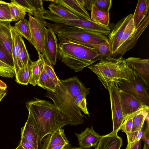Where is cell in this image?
<instances>
[{"label":"cell","instance_id":"obj_1","mask_svg":"<svg viewBox=\"0 0 149 149\" xmlns=\"http://www.w3.org/2000/svg\"><path fill=\"white\" fill-rule=\"evenodd\" d=\"M60 80V85L54 92L47 91L46 97L58 108L67 125L83 124L85 116L77 106L75 99L80 94L89 93L90 88H86L77 76Z\"/></svg>","mask_w":149,"mask_h":149},{"label":"cell","instance_id":"obj_2","mask_svg":"<svg viewBox=\"0 0 149 149\" xmlns=\"http://www.w3.org/2000/svg\"><path fill=\"white\" fill-rule=\"evenodd\" d=\"M26 105L38 131L40 146L44 138L67 125L58 108L49 101L35 98Z\"/></svg>","mask_w":149,"mask_h":149},{"label":"cell","instance_id":"obj_3","mask_svg":"<svg viewBox=\"0 0 149 149\" xmlns=\"http://www.w3.org/2000/svg\"><path fill=\"white\" fill-rule=\"evenodd\" d=\"M88 68L96 74L108 91L112 81L115 82L119 80L130 81L137 74L122 57L116 58L110 56Z\"/></svg>","mask_w":149,"mask_h":149},{"label":"cell","instance_id":"obj_4","mask_svg":"<svg viewBox=\"0 0 149 149\" xmlns=\"http://www.w3.org/2000/svg\"><path fill=\"white\" fill-rule=\"evenodd\" d=\"M58 54L62 62L75 72L101 59L94 48L72 42L60 43Z\"/></svg>","mask_w":149,"mask_h":149},{"label":"cell","instance_id":"obj_5","mask_svg":"<svg viewBox=\"0 0 149 149\" xmlns=\"http://www.w3.org/2000/svg\"><path fill=\"white\" fill-rule=\"evenodd\" d=\"M45 23L57 35L60 43L72 42L92 47L109 41L106 36L100 34L64 24L62 26L61 24H52L46 21Z\"/></svg>","mask_w":149,"mask_h":149},{"label":"cell","instance_id":"obj_6","mask_svg":"<svg viewBox=\"0 0 149 149\" xmlns=\"http://www.w3.org/2000/svg\"><path fill=\"white\" fill-rule=\"evenodd\" d=\"M36 15L44 19L53 21L56 24L74 27L95 33L101 34L103 30V26L97 24L91 20L84 19H68L63 18L52 14L49 10L41 13H35Z\"/></svg>","mask_w":149,"mask_h":149},{"label":"cell","instance_id":"obj_7","mask_svg":"<svg viewBox=\"0 0 149 149\" xmlns=\"http://www.w3.org/2000/svg\"><path fill=\"white\" fill-rule=\"evenodd\" d=\"M114 83L120 90L130 94L143 104L148 105L149 95L147 88L137 74L130 81L119 80Z\"/></svg>","mask_w":149,"mask_h":149},{"label":"cell","instance_id":"obj_8","mask_svg":"<svg viewBox=\"0 0 149 149\" xmlns=\"http://www.w3.org/2000/svg\"><path fill=\"white\" fill-rule=\"evenodd\" d=\"M29 15L31 39L30 42L37 51L42 54L47 29L44 19L36 15Z\"/></svg>","mask_w":149,"mask_h":149},{"label":"cell","instance_id":"obj_9","mask_svg":"<svg viewBox=\"0 0 149 149\" xmlns=\"http://www.w3.org/2000/svg\"><path fill=\"white\" fill-rule=\"evenodd\" d=\"M109 93L113 122V132L120 130L125 120L120 102L119 92L117 86L112 81L108 90Z\"/></svg>","mask_w":149,"mask_h":149},{"label":"cell","instance_id":"obj_10","mask_svg":"<svg viewBox=\"0 0 149 149\" xmlns=\"http://www.w3.org/2000/svg\"><path fill=\"white\" fill-rule=\"evenodd\" d=\"M58 41L54 32L51 29H47L42 55L49 64H56L58 53Z\"/></svg>","mask_w":149,"mask_h":149},{"label":"cell","instance_id":"obj_11","mask_svg":"<svg viewBox=\"0 0 149 149\" xmlns=\"http://www.w3.org/2000/svg\"><path fill=\"white\" fill-rule=\"evenodd\" d=\"M149 111V106L146 105L142 108L133 113L132 132L127 136V144L126 148H129L138 141L137 135L143 130V125L148 115Z\"/></svg>","mask_w":149,"mask_h":149},{"label":"cell","instance_id":"obj_12","mask_svg":"<svg viewBox=\"0 0 149 149\" xmlns=\"http://www.w3.org/2000/svg\"><path fill=\"white\" fill-rule=\"evenodd\" d=\"M132 16V14H129L118 21L108 35L111 56L118 49L125 28Z\"/></svg>","mask_w":149,"mask_h":149},{"label":"cell","instance_id":"obj_13","mask_svg":"<svg viewBox=\"0 0 149 149\" xmlns=\"http://www.w3.org/2000/svg\"><path fill=\"white\" fill-rule=\"evenodd\" d=\"M149 23V13L139 27L130 37L119 46L114 54L111 56L113 58L122 57L128 50L134 47L141 34L145 29Z\"/></svg>","mask_w":149,"mask_h":149},{"label":"cell","instance_id":"obj_14","mask_svg":"<svg viewBox=\"0 0 149 149\" xmlns=\"http://www.w3.org/2000/svg\"><path fill=\"white\" fill-rule=\"evenodd\" d=\"M118 89L122 112L125 119L127 116L136 112L146 105L143 104L130 94L124 92L118 88Z\"/></svg>","mask_w":149,"mask_h":149},{"label":"cell","instance_id":"obj_15","mask_svg":"<svg viewBox=\"0 0 149 149\" xmlns=\"http://www.w3.org/2000/svg\"><path fill=\"white\" fill-rule=\"evenodd\" d=\"M129 66L134 70L144 82L149 87V59L130 57L125 59Z\"/></svg>","mask_w":149,"mask_h":149},{"label":"cell","instance_id":"obj_16","mask_svg":"<svg viewBox=\"0 0 149 149\" xmlns=\"http://www.w3.org/2000/svg\"><path fill=\"white\" fill-rule=\"evenodd\" d=\"M75 134L80 147L86 149L96 146L101 136L96 132L92 127H87L80 134Z\"/></svg>","mask_w":149,"mask_h":149},{"label":"cell","instance_id":"obj_17","mask_svg":"<svg viewBox=\"0 0 149 149\" xmlns=\"http://www.w3.org/2000/svg\"><path fill=\"white\" fill-rule=\"evenodd\" d=\"M46 136L42 141V142L40 146V149H50L53 146L57 144L65 146L70 144L63 129H59Z\"/></svg>","mask_w":149,"mask_h":149},{"label":"cell","instance_id":"obj_18","mask_svg":"<svg viewBox=\"0 0 149 149\" xmlns=\"http://www.w3.org/2000/svg\"><path fill=\"white\" fill-rule=\"evenodd\" d=\"M21 136L24 137L35 148L38 149L40 142L38 131L33 120L28 115L26 122L21 129Z\"/></svg>","mask_w":149,"mask_h":149},{"label":"cell","instance_id":"obj_19","mask_svg":"<svg viewBox=\"0 0 149 149\" xmlns=\"http://www.w3.org/2000/svg\"><path fill=\"white\" fill-rule=\"evenodd\" d=\"M49 1L65 7L77 15L80 19L91 20L89 13L81 6L77 0H56Z\"/></svg>","mask_w":149,"mask_h":149},{"label":"cell","instance_id":"obj_20","mask_svg":"<svg viewBox=\"0 0 149 149\" xmlns=\"http://www.w3.org/2000/svg\"><path fill=\"white\" fill-rule=\"evenodd\" d=\"M118 132L112 131L101 136L95 149H120L123 141L122 138L118 136Z\"/></svg>","mask_w":149,"mask_h":149},{"label":"cell","instance_id":"obj_21","mask_svg":"<svg viewBox=\"0 0 149 149\" xmlns=\"http://www.w3.org/2000/svg\"><path fill=\"white\" fill-rule=\"evenodd\" d=\"M12 54L14 62V68L15 74L18 70L23 68L19 58L20 45L22 36L14 29L11 26Z\"/></svg>","mask_w":149,"mask_h":149},{"label":"cell","instance_id":"obj_22","mask_svg":"<svg viewBox=\"0 0 149 149\" xmlns=\"http://www.w3.org/2000/svg\"><path fill=\"white\" fill-rule=\"evenodd\" d=\"M10 22L0 21V42L8 53L12 57V25Z\"/></svg>","mask_w":149,"mask_h":149},{"label":"cell","instance_id":"obj_23","mask_svg":"<svg viewBox=\"0 0 149 149\" xmlns=\"http://www.w3.org/2000/svg\"><path fill=\"white\" fill-rule=\"evenodd\" d=\"M149 0L138 1L132 16V19L136 29L146 17L147 15L149 13Z\"/></svg>","mask_w":149,"mask_h":149},{"label":"cell","instance_id":"obj_24","mask_svg":"<svg viewBox=\"0 0 149 149\" xmlns=\"http://www.w3.org/2000/svg\"><path fill=\"white\" fill-rule=\"evenodd\" d=\"M38 59L36 61H29L32 69V76L29 84L33 86L37 85L41 71L43 68L45 61L42 54L37 51Z\"/></svg>","mask_w":149,"mask_h":149},{"label":"cell","instance_id":"obj_25","mask_svg":"<svg viewBox=\"0 0 149 149\" xmlns=\"http://www.w3.org/2000/svg\"><path fill=\"white\" fill-rule=\"evenodd\" d=\"M48 8L51 13L60 17L68 19H79L77 15L59 4L52 3Z\"/></svg>","mask_w":149,"mask_h":149},{"label":"cell","instance_id":"obj_26","mask_svg":"<svg viewBox=\"0 0 149 149\" xmlns=\"http://www.w3.org/2000/svg\"><path fill=\"white\" fill-rule=\"evenodd\" d=\"M91 20L99 24L108 26L109 22V13L102 10L93 6L91 10Z\"/></svg>","mask_w":149,"mask_h":149},{"label":"cell","instance_id":"obj_27","mask_svg":"<svg viewBox=\"0 0 149 149\" xmlns=\"http://www.w3.org/2000/svg\"><path fill=\"white\" fill-rule=\"evenodd\" d=\"M32 76V69L30 63L19 69L15 74V81L18 84L27 85Z\"/></svg>","mask_w":149,"mask_h":149},{"label":"cell","instance_id":"obj_28","mask_svg":"<svg viewBox=\"0 0 149 149\" xmlns=\"http://www.w3.org/2000/svg\"><path fill=\"white\" fill-rule=\"evenodd\" d=\"M13 27L18 33L30 42L31 39L30 29L28 21L26 19L19 20L15 24Z\"/></svg>","mask_w":149,"mask_h":149},{"label":"cell","instance_id":"obj_29","mask_svg":"<svg viewBox=\"0 0 149 149\" xmlns=\"http://www.w3.org/2000/svg\"><path fill=\"white\" fill-rule=\"evenodd\" d=\"M37 85L52 92H54L56 89V85L47 75L44 67L41 71Z\"/></svg>","mask_w":149,"mask_h":149},{"label":"cell","instance_id":"obj_30","mask_svg":"<svg viewBox=\"0 0 149 149\" xmlns=\"http://www.w3.org/2000/svg\"><path fill=\"white\" fill-rule=\"evenodd\" d=\"M9 6L12 21L24 18L26 12L23 7L16 3L14 0L11 1Z\"/></svg>","mask_w":149,"mask_h":149},{"label":"cell","instance_id":"obj_31","mask_svg":"<svg viewBox=\"0 0 149 149\" xmlns=\"http://www.w3.org/2000/svg\"><path fill=\"white\" fill-rule=\"evenodd\" d=\"M100 56L101 59L111 56L110 45L109 41L92 46Z\"/></svg>","mask_w":149,"mask_h":149},{"label":"cell","instance_id":"obj_32","mask_svg":"<svg viewBox=\"0 0 149 149\" xmlns=\"http://www.w3.org/2000/svg\"><path fill=\"white\" fill-rule=\"evenodd\" d=\"M0 21H12L9 3L0 1Z\"/></svg>","mask_w":149,"mask_h":149},{"label":"cell","instance_id":"obj_33","mask_svg":"<svg viewBox=\"0 0 149 149\" xmlns=\"http://www.w3.org/2000/svg\"><path fill=\"white\" fill-rule=\"evenodd\" d=\"M14 68L3 62L0 58V76L8 78H12L15 76Z\"/></svg>","mask_w":149,"mask_h":149},{"label":"cell","instance_id":"obj_34","mask_svg":"<svg viewBox=\"0 0 149 149\" xmlns=\"http://www.w3.org/2000/svg\"><path fill=\"white\" fill-rule=\"evenodd\" d=\"M136 29L132 17L125 28L118 47L129 38Z\"/></svg>","mask_w":149,"mask_h":149},{"label":"cell","instance_id":"obj_35","mask_svg":"<svg viewBox=\"0 0 149 149\" xmlns=\"http://www.w3.org/2000/svg\"><path fill=\"white\" fill-rule=\"evenodd\" d=\"M88 94L86 93L79 94L76 97L75 101L77 106L81 111L89 116V113L87 109L86 99V96Z\"/></svg>","mask_w":149,"mask_h":149},{"label":"cell","instance_id":"obj_36","mask_svg":"<svg viewBox=\"0 0 149 149\" xmlns=\"http://www.w3.org/2000/svg\"><path fill=\"white\" fill-rule=\"evenodd\" d=\"M19 58L23 68L25 65L28 64L30 60L29 55L22 38L21 41Z\"/></svg>","mask_w":149,"mask_h":149},{"label":"cell","instance_id":"obj_37","mask_svg":"<svg viewBox=\"0 0 149 149\" xmlns=\"http://www.w3.org/2000/svg\"><path fill=\"white\" fill-rule=\"evenodd\" d=\"M93 6L103 11L109 13L111 7V0H94Z\"/></svg>","mask_w":149,"mask_h":149},{"label":"cell","instance_id":"obj_38","mask_svg":"<svg viewBox=\"0 0 149 149\" xmlns=\"http://www.w3.org/2000/svg\"><path fill=\"white\" fill-rule=\"evenodd\" d=\"M0 58L6 64L14 68V62L12 57L8 53L0 42Z\"/></svg>","mask_w":149,"mask_h":149},{"label":"cell","instance_id":"obj_39","mask_svg":"<svg viewBox=\"0 0 149 149\" xmlns=\"http://www.w3.org/2000/svg\"><path fill=\"white\" fill-rule=\"evenodd\" d=\"M133 114L128 116L125 118L120 128V130L126 134L127 136L132 132Z\"/></svg>","mask_w":149,"mask_h":149},{"label":"cell","instance_id":"obj_40","mask_svg":"<svg viewBox=\"0 0 149 149\" xmlns=\"http://www.w3.org/2000/svg\"><path fill=\"white\" fill-rule=\"evenodd\" d=\"M44 67L46 72L49 77L56 84V86H59L61 83V80L57 77L52 66L49 64L45 61Z\"/></svg>","mask_w":149,"mask_h":149},{"label":"cell","instance_id":"obj_41","mask_svg":"<svg viewBox=\"0 0 149 149\" xmlns=\"http://www.w3.org/2000/svg\"><path fill=\"white\" fill-rule=\"evenodd\" d=\"M28 1L33 8L34 13H43L46 10L43 8L42 0H29Z\"/></svg>","mask_w":149,"mask_h":149},{"label":"cell","instance_id":"obj_42","mask_svg":"<svg viewBox=\"0 0 149 149\" xmlns=\"http://www.w3.org/2000/svg\"><path fill=\"white\" fill-rule=\"evenodd\" d=\"M15 1L19 5L23 7L28 13L29 15H34V11L28 0H15Z\"/></svg>","mask_w":149,"mask_h":149},{"label":"cell","instance_id":"obj_43","mask_svg":"<svg viewBox=\"0 0 149 149\" xmlns=\"http://www.w3.org/2000/svg\"><path fill=\"white\" fill-rule=\"evenodd\" d=\"M141 139L144 142L143 149H148L149 145V121L148 122L146 127L144 131L143 132Z\"/></svg>","mask_w":149,"mask_h":149},{"label":"cell","instance_id":"obj_44","mask_svg":"<svg viewBox=\"0 0 149 149\" xmlns=\"http://www.w3.org/2000/svg\"><path fill=\"white\" fill-rule=\"evenodd\" d=\"M77 1L85 9L91 10L93 6L94 0H77Z\"/></svg>","mask_w":149,"mask_h":149},{"label":"cell","instance_id":"obj_45","mask_svg":"<svg viewBox=\"0 0 149 149\" xmlns=\"http://www.w3.org/2000/svg\"><path fill=\"white\" fill-rule=\"evenodd\" d=\"M20 144L23 149H36L33 145L24 137L21 136Z\"/></svg>","mask_w":149,"mask_h":149},{"label":"cell","instance_id":"obj_46","mask_svg":"<svg viewBox=\"0 0 149 149\" xmlns=\"http://www.w3.org/2000/svg\"><path fill=\"white\" fill-rule=\"evenodd\" d=\"M125 149H141V140L138 141L131 147L129 148Z\"/></svg>","mask_w":149,"mask_h":149},{"label":"cell","instance_id":"obj_47","mask_svg":"<svg viewBox=\"0 0 149 149\" xmlns=\"http://www.w3.org/2000/svg\"><path fill=\"white\" fill-rule=\"evenodd\" d=\"M7 92V90L0 89V102L6 96Z\"/></svg>","mask_w":149,"mask_h":149},{"label":"cell","instance_id":"obj_48","mask_svg":"<svg viewBox=\"0 0 149 149\" xmlns=\"http://www.w3.org/2000/svg\"><path fill=\"white\" fill-rule=\"evenodd\" d=\"M65 147L61 145L57 144L53 146L50 149H64Z\"/></svg>","mask_w":149,"mask_h":149},{"label":"cell","instance_id":"obj_49","mask_svg":"<svg viewBox=\"0 0 149 149\" xmlns=\"http://www.w3.org/2000/svg\"><path fill=\"white\" fill-rule=\"evenodd\" d=\"M7 88L6 84L3 81L0 80V89L6 90Z\"/></svg>","mask_w":149,"mask_h":149},{"label":"cell","instance_id":"obj_50","mask_svg":"<svg viewBox=\"0 0 149 149\" xmlns=\"http://www.w3.org/2000/svg\"><path fill=\"white\" fill-rule=\"evenodd\" d=\"M65 147L64 149H86L82 148L80 147Z\"/></svg>","mask_w":149,"mask_h":149},{"label":"cell","instance_id":"obj_51","mask_svg":"<svg viewBox=\"0 0 149 149\" xmlns=\"http://www.w3.org/2000/svg\"><path fill=\"white\" fill-rule=\"evenodd\" d=\"M15 149H23L21 145L20 144H19V146Z\"/></svg>","mask_w":149,"mask_h":149}]
</instances>
